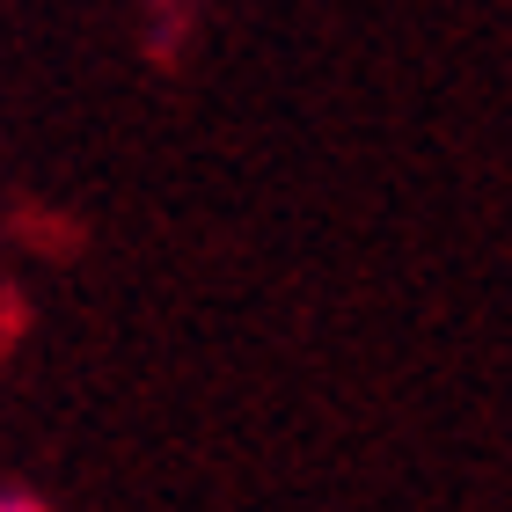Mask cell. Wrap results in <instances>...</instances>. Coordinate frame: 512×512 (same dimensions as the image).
<instances>
[{
  "label": "cell",
  "mask_w": 512,
  "mask_h": 512,
  "mask_svg": "<svg viewBox=\"0 0 512 512\" xmlns=\"http://www.w3.org/2000/svg\"><path fill=\"white\" fill-rule=\"evenodd\" d=\"M0 512H44L37 498H22V491H0Z\"/></svg>",
  "instance_id": "6da1fadb"
}]
</instances>
